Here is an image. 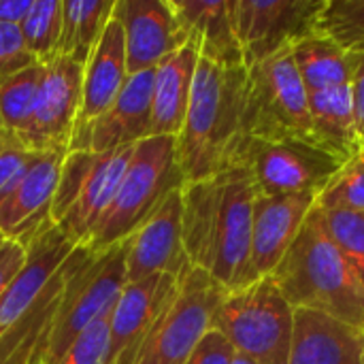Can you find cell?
<instances>
[{"label":"cell","mask_w":364,"mask_h":364,"mask_svg":"<svg viewBox=\"0 0 364 364\" xmlns=\"http://www.w3.org/2000/svg\"><path fill=\"white\" fill-rule=\"evenodd\" d=\"M181 188L173 190L162 205L128 237L126 282L134 284L154 275L181 277L192 264L181 239Z\"/></svg>","instance_id":"5bb4252c"},{"label":"cell","mask_w":364,"mask_h":364,"mask_svg":"<svg viewBox=\"0 0 364 364\" xmlns=\"http://www.w3.org/2000/svg\"><path fill=\"white\" fill-rule=\"evenodd\" d=\"M241 136L262 141H314L309 94L296 70L292 49L247 66Z\"/></svg>","instance_id":"8992f818"},{"label":"cell","mask_w":364,"mask_h":364,"mask_svg":"<svg viewBox=\"0 0 364 364\" xmlns=\"http://www.w3.org/2000/svg\"><path fill=\"white\" fill-rule=\"evenodd\" d=\"M2 241H4V235H2V232H0V243H2Z\"/></svg>","instance_id":"b9f144b4"},{"label":"cell","mask_w":364,"mask_h":364,"mask_svg":"<svg viewBox=\"0 0 364 364\" xmlns=\"http://www.w3.org/2000/svg\"><path fill=\"white\" fill-rule=\"evenodd\" d=\"M34 0H0V23L19 26Z\"/></svg>","instance_id":"f35d334b"},{"label":"cell","mask_w":364,"mask_h":364,"mask_svg":"<svg viewBox=\"0 0 364 364\" xmlns=\"http://www.w3.org/2000/svg\"><path fill=\"white\" fill-rule=\"evenodd\" d=\"M179 286L177 277L154 275L126 284L109 316V360L132 364L151 326L158 322Z\"/></svg>","instance_id":"d6986e66"},{"label":"cell","mask_w":364,"mask_h":364,"mask_svg":"<svg viewBox=\"0 0 364 364\" xmlns=\"http://www.w3.org/2000/svg\"><path fill=\"white\" fill-rule=\"evenodd\" d=\"M19 30L28 53L41 64L51 62L62 36V0H34Z\"/></svg>","instance_id":"83f0119b"},{"label":"cell","mask_w":364,"mask_h":364,"mask_svg":"<svg viewBox=\"0 0 364 364\" xmlns=\"http://www.w3.org/2000/svg\"><path fill=\"white\" fill-rule=\"evenodd\" d=\"M75 247L51 220L26 243L23 267L0 294V337L36 305Z\"/></svg>","instance_id":"ac0fdd59"},{"label":"cell","mask_w":364,"mask_h":364,"mask_svg":"<svg viewBox=\"0 0 364 364\" xmlns=\"http://www.w3.org/2000/svg\"><path fill=\"white\" fill-rule=\"evenodd\" d=\"M309 117L314 128V141L320 149L339 158L341 162L350 160L364 149L354 100L350 85L331 87L309 94Z\"/></svg>","instance_id":"cb8c5ba5"},{"label":"cell","mask_w":364,"mask_h":364,"mask_svg":"<svg viewBox=\"0 0 364 364\" xmlns=\"http://www.w3.org/2000/svg\"><path fill=\"white\" fill-rule=\"evenodd\" d=\"M36 60L28 53L19 26L0 23V81L21 73Z\"/></svg>","instance_id":"836d02e7"},{"label":"cell","mask_w":364,"mask_h":364,"mask_svg":"<svg viewBox=\"0 0 364 364\" xmlns=\"http://www.w3.org/2000/svg\"><path fill=\"white\" fill-rule=\"evenodd\" d=\"M243 66H254L279 51L294 49L318 34L326 0H228Z\"/></svg>","instance_id":"8fae6325"},{"label":"cell","mask_w":364,"mask_h":364,"mask_svg":"<svg viewBox=\"0 0 364 364\" xmlns=\"http://www.w3.org/2000/svg\"><path fill=\"white\" fill-rule=\"evenodd\" d=\"M318 36L350 53H364V0H326Z\"/></svg>","instance_id":"f1b7e54d"},{"label":"cell","mask_w":364,"mask_h":364,"mask_svg":"<svg viewBox=\"0 0 364 364\" xmlns=\"http://www.w3.org/2000/svg\"><path fill=\"white\" fill-rule=\"evenodd\" d=\"M34 154L36 151H30L15 132L0 130V203L15 188Z\"/></svg>","instance_id":"d6a6232c"},{"label":"cell","mask_w":364,"mask_h":364,"mask_svg":"<svg viewBox=\"0 0 364 364\" xmlns=\"http://www.w3.org/2000/svg\"><path fill=\"white\" fill-rule=\"evenodd\" d=\"M322 224L364 288V213L322 211Z\"/></svg>","instance_id":"4dcf8cb0"},{"label":"cell","mask_w":364,"mask_h":364,"mask_svg":"<svg viewBox=\"0 0 364 364\" xmlns=\"http://www.w3.org/2000/svg\"><path fill=\"white\" fill-rule=\"evenodd\" d=\"M186 183L173 136H149L136 143L128 168L119 181L111 207L96 226L87 247L105 252L128 237L162 205V200Z\"/></svg>","instance_id":"277c9868"},{"label":"cell","mask_w":364,"mask_h":364,"mask_svg":"<svg viewBox=\"0 0 364 364\" xmlns=\"http://www.w3.org/2000/svg\"><path fill=\"white\" fill-rule=\"evenodd\" d=\"M363 335L324 314L296 309L288 364H364Z\"/></svg>","instance_id":"7402d4cb"},{"label":"cell","mask_w":364,"mask_h":364,"mask_svg":"<svg viewBox=\"0 0 364 364\" xmlns=\"http://www.w3.org/2000/svg\"><path fill=\"white\" fill-rule=\"evenodd\" d=\"M226 290L205 271L190 267L181 277L175 296L151 326L136 350L132 364H186Z\"/></svg>","instance_id":"30bf717a"},{"label":"cell","mask_w":364,"mask_h":364,"mask_svg":"<svg viewBox=\"0 0 364 364\" xmlns=\"http://www.w3.org/2000/svg\"><path fill=\"white\" fill-rule=\"evenodd\" d=\"M271 277L294 309L324 314L364 333L363 284L331 241L318 207Z\"/></svg>","instance_id":"7a4b0ae2"},{"label":"cell","mask_w":364,"mask_h":364,"mask_svg":"<svg viewBox=\"0 0 364 364\" xmlns=\"http://www.w3.org/2000/svg\"><path fill=\"white\" fill-rule=\"evenodd\" d=\"M128 79L126 66V41L119 21L111 15L98 45L94 47L83 68L81 107L75 128L92 124L115 100Z\"/></svg>","instance_id":"ffe728a7"},{"label":"cell","mask_w":364,"mask_h":364,"mask_svg":"<svg viewBox=\"0 0 364 364\" xmlns=\"http://www.w3.org/2000/svg\"><path fill=\"white\" fill-rule=\"evenodd\" d=\"M168 4L188 41L198 45L203 60L226 68L243 66L228 0H168Z\"/></svg>","instance_id":"603a6c76"},{"label":"cell","mask_w":364,"mask_h":364,"mask_svg":"<svg viewBox=\"0 0 364 364\" xmlns=\"http://www.w3.org/2000/svg\"><path fill=\"white\" fill-rule=\"evenodd\" d=\"M318 194H279L256 196L252 220L250 284L271 277L296 241L305 220L316 209Z\"/></svg>","instance_id":"9a60e30c"},{"label":"cell","mask_w":364,"mask_h":364,"mask_svg":"<svg viewBox=\"0 0 364 364\" xmlns=\"http://www.w3.org/2000/svg\"><path fill=\"white\" fill-rule=\"evenodd\" d=\"M294 311L273 277H262L245 288L226 290L213 311L211 328L241 356L258 364H288Z\"/></svg>","instance_id":"5b68a950"},{"label":"cell","mask_w":364,"mask_h":364,"mask_svg":"<svg viewBox=\"0 0 364 364\" xmlns=\"http://www.w3.org/2000/svg\"><path fill=\"white\" fill-rule=\"evenodd\" d=\"M126 252L128 239L105 252H92L85 247V254L66 279L51 322L45 364L55 363L83 331L113 311L124 286L128 284Z\"/></svg>","instance_id":"ba28073f"},{"label":"cell","mask_w":364,"mask_h":364,"mask_svg":"<svg viewBox=\"0 0 364 364\" xmlns=\"http://www.w3.org/2000/svg\"><path fill=\"white\" fill-rule=\"evenodd\" d=\"M198 60V45L188 41L181 49L166 55L154 68L149 136L177 139L186 119Z\"/></svg>","instance_id":"44dd1931"},{"label":"cell","mask_w":364,"mask_h":364,"mask_svg":"<svg viewBox=\"0 0 364 364\" xmlns=\"http://www.w3.org/2000/svg\"><path fill=\"white\" fill-rule=\"evenodd\" d=\"M316 207L322 211L364 213V149L339 166L318 194Z\"/></svg>","instance_id":"f546056e"},{"label":"cell","mask_w":364,"mask_h":364,"mask_svg":"<svg viewBox=\"0 0 364 364\" xmlns=\"http://www.w3.org/2000/svg\"><path fill=\"white\" fill-rule=\"evenodd\" d=\"M26 262V247L13 239H4L0 243V294L15 279Z\"/></svg>","instance_id":"d590c367"},{"label":"cell","mask_w":364,"mask_h":364,"mask_svg":"<svg viewBox=\"0 0 364 364\" xmlns=\"http://www.w3.org/2000/svg\"><path fill=\"white\" fill-rule=\"evenodd\" d=\"M115 0H62V36L58 55H66L85 68L98 45Z\"/></svg>","instance_id":"484cf974"},{"label":"cell","mask_w":364,"mask_h":364,"mask_svg":"<svg viewBox=\"0 0 364 364\" xmlns=\"http://www.w3.org/2000/svg\"><path fill=\"white\" fill-rule=\"evenodd\" d=\"M43 77V64L34 62L21 73L0 81V130L15 132L17 136L28 126L38 85Z\"/></svg>","instance_id":"4316f807"},{"label":"cell","mask_w":364,"mask_h":364,"mask_svg":"<svg viewBox=\"0 0 364 364\" xmlns=\"http://www.w3.org/2000/svg\"><path fill=\"white\" fill-rule=\"evenodd\" d=\"M363 363H364V335H363Z\"/></svg>","instance_id":"60d3db41"},{"label":"cell","mask_w":364,"mask_h":364,"mask_svg":"<svg viewBox=\"0 0 364 364\" xmlns=\"http://www.w3.org/2000/svg\"><path fill=\"white\" fill-rule=\"evenodd\" d=\"M83 92V66L66 55H55L43 64V77L34 102L32 117L21 143L30 151L68 149Z\"/></svg>","instance_id":"7c38bea8"},{"label":"cell","mask_w":364,"mask_h":364,"mask_svg":"<svg viewBox=\"0 0 364 364\" xmlns=\"http://www.w3.org/2000/svg\"><path fill=\"white\" fill-rule=\"evenodd\" d=\"M111 316V314H109ZM109 316L96 320L73 346L51 364H111L109 360Z\"/></svg>","instance_id":"1f68e13d"},{"label":"cell","mask_w":364,"mask_h":364,"mask_svg":"<svg viewBox=\"0 0 364 364\" xmlns=\"http://www.w3.org/2000/svg\"><path fill=\"white\" fill-rule=\"evenodd\" d=\"M245 66L226 68L198 60L183 126L175 139L177 162L186 183L226 168V158L241 136Z\"/></svg>","instance_id":"3957f363"},{"label":"cell","mask_w":364,"mask_h":364,"mask_svg":"<svg viewBox=\"0 0 364 364\" xmlns=\"http://www.w3.org/2000/svg\"><path fill=\"white\" fill-rule=\"evenodd\" d=\"M68 149L36 151L15 188L0 203V232L26 247V243L51 220L49 209Z\"/></svg>","instance_id":"e0dca14e"},{"label":"cell","mask_w":364,"mask_h":364,"mask_svg":"<svg viewBox=\"0 0 364 364\" xmlns=\"http://www.w3.org/2000/svg\"><path fill=\"white\" fill-rule=\"evenodd\" d=\"M256 190L241 166L183 183L181 239L194 269L211 275L224 290L250 286V250Z\"/></svg>","instance_id":"6da1fadb"},{"label":"cell","mask_w":364,"mask_h":364,"mask_svg":"<svg viewBox=\"0 0 364 364\" xmlns=\"http://www.w3.org/2000/svg\"><path fill=\"white\" fill-rule=\"evenodd\" d=\"M232 364H258L256 360H252V358H247V356H241V354H237L235 356V360Z\"/></svg>","instance_id":"ab89813d"},{"label":"cell","mask_w":364,"mask_h":364,"mask_svg":"<svg viewBox=\"0 0 364 364\" xmlns=\"http://www.w3.org/2000/svg\"><path fill=\"white\" fill-rule=\"evenodd\" d=\"M49 331H51V326L47 331H43L41 335L23 341L2 364H45V348H47Z\"/></svg>","instance_id":"8d00e7d4"},{"label":"cell","mask_w":364,"mask_h":364,"mask_svg":"<svg viewBox=\"0 0 364 364\" xmlns=\"http://www.w3.org/2000/svg\"><path fill=\"white\" fill-rule=\"evenodd\" d=\"M134 147L128 145L107 154H66L49 218L75 245L87 247L96 226L113 203Z\"/></svg>","instance_id":"52a82bcc"},{"label":"cell","mask_w":364,"mask_h":364,"mask_svg":"<svg viewBox=\"0 0 364 364\" xmlns=\"http://www.w3.org/2000/svg\"><path fill=\"white\" fill-rule=\"evenodd\" d=\"M154 68L128 75L109 109L92 124L75 128L68 151L107 154L149 139Z\"/></svg>","instance_id":"4fadbf2b"},{"label":"cell","mask_w":364,"mask_h":364,"mask_svg":"<svg viewBox=\"0 0 364 364\" xmlns=\"http://www.w3.org/2000/svg\"><path fill=\"white\" fill-rule=\"evenodd\" d=\"M113 17L124 30L128 75L156 68L188 43L168 0H115Z\"/></svg>","instance_id":"2e32d148"},{"label":"cell","mask_w":364,"mask_h":364,"mask_svg":"<svg viewBox=\"0 0 364 364\" xmlns=\"http://www.w3.org/2000/svg\"><path fill=\"white\" fill-rule=\"evenodd\" d=\"M235 356L237 352L230 346V341L222 333L209 328L203 335V339L196 343L186 364H232Z\"/></svg>","instance_id":"e575fe53"},{"label":"cell","mask_w":364,"mask_h":364,"mask_svg":"<svg viewBox=\"0 0 364 364\" xmlns=\"http://www.w3.org/2000/svg\"><path fill=\"white\" fill-rule=\"evenodd\" d=\"M352 100H354V113H356V126L364 143V53H356L354 62V75H352Z\"/></svg>","instance_id":"74e56055"},{"label":"cell","mask_w":364,"mask_h":364,"mask_svg":"<svg viewBox=\"0 0 364 364\" xmlns=\"http://www.w3.org/2000/svg\"><path fill=\"white\" fill-rule=\"evenodd\" d=\"M341 164L339 158L301 139L239 136L226 158V168L241 166L247 173L256 196L320 194Z\"/></svg>","instance_id":"9c48e42d"},{"label":"cell","mask_w":364,"mask_h":364,"mask_svg":"<svg viewBox=\"0 0 364 364\" xmlns=\"http://www.w3.org/2000/svg\"><path fill=\"white\" fill-rule=\"evenodd\" d=\"M296 70L307 94L352 83L356 53L343 51L324 36H309L292 49Z\"/></svg>","instance_id":"d4e9b609"}]
</instances>
